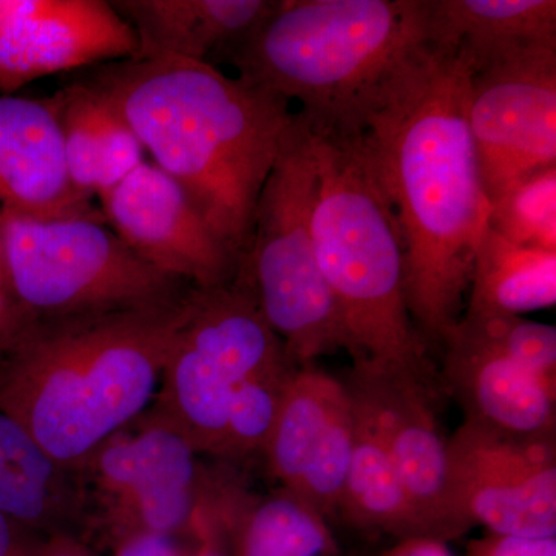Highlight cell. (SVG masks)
Listing matches in <instances>:
<instances>
[{"instance_id":"cell-1","label":"cell","mask_w":556,"mask_h":556,"mask_svg":"<svg viewBox=\"0 0 556 556\" xmlns=\"http://www.w3.org/2000/svg\"><path fill=\"white\" fill-rule=\"evenodd\" d=\"M470 72L424 40L362 102L345 129L393 208L405 252V288L427 348H442L464 314L479 240L489 226L468 126Z\"/></svg>"},{"instance_id":"cell-2","label":"cell","mask_w":556,"mask_h":556,"mask_svg":"<svg viewBox=\"0 0 556 556\" xmlns=\"http://www.w3.org/2000/svg\"><path fill=\"white\" fill-rule=\"evenodd\" d=\"M75 80L118 110L240 266L260 195L295 121L291 102L214 64L170 58L105 62Z\"/></svg>"},{"instance_id":"cell-3","label":"cell","mask_w":556,"mask_h":556,"mask_svg":"<svg viewBox=\"0 0 556 556\" xmlns=\"http://www.w3.org/2000/svg\"><path fill=\"white\" fill-rule=\"evenodd\" d=\"M193 292L144 308L36 321L0 358V412L83 477L93 453L148 407Z\"/></svg>"},{"instance_id":"cell-4","label":"cell","mask_w":556,"mask_h":556,"mask_svg":"<svg viewBox=\"0 0 556 556\" xmlns=\"http://www.w3.org/2000/svg\"><path fill=\"white\" fill-rule=\"evenodd\" d=\"M309 127L317 163L314 248L353 346L351 357L430 382L433 368L409 314L393 208L353 134Z\"/></svg>"},{"instance_id":"cell-5","label":"cell","mask_w":556,"mask_h":556,"mask_svg":"<svg viewBox=\"0 0 556 556\" xmlns=\"http://www.w3.org/2000/svg\"><path fill=\"white\" fill-rule=\"evenodd\" d=\"M424 40L426 0H277L219 61L244 83L299 102L311 126L342 130Z\"/></svg>"},{"instance_id":"cell-6","label":"cell","mask_w":556,"mask_h":556,"mask_svg":"<svg viewBox=\"0 0 556 556\" xmlns=\"http://www.w3.org/2000/svg\"><path fill=\"white\" fill-rule=\"evenodd\" d=\"M316 189L313 131L295 112L260 195L251 244L237 277L251 289L263 317L299 367L340 350L353 356L314 248L311 217Z\"/></svg>"},{"instance_id":"cell-7","label":"cell","mask_w":556,"mask_h":556,"mask_svg":"<svg viewBox=\"0 0 556 556\" xmlns=\"http://www.w3.org/2000/svg\"><path fill=\"white\" fill-rule=\"evenodd\" d=\"M0 228L11 291L33 321L144 308L193 288L139 258L100 219L0 211Z\"/></svg>"},{"instance_id":"cell-8","label":"cell","mask_w":556,"mask_h":556,"mask_svg":"<svg viewBox=\"0 0 556 556\" xmlns=\"http://www.w3.org/2000/svg\"><path fill=\"white\" fill-rule=\"evenodd\" d=\"M291 358L240 277L193 292L172 342L153 415L177 428L197 453L219 456L230 402L247 380Z\"/></svg>"},{"instance_id":"cell-9","label":"cell","mask_w":556,"mask_h":556,"mask_svg":"<svg viewBox=\"0 0 556 556\" xmlns=\"http://www.w3.org/2000/svg\"><path fill=\"white\" fill-rule=\"evenodd\" d=\"M195 448L160 416L118 431L83 471L87 501L98 503V525L113 543L139 533H192L214 482Z\"/></svg>"},{"instance_id":"cell-10","label":"cell","mask_w":556,"mask_h":556,"mask_svg":"<svg viewBox=\"0 0 556 556\" xmlns=\"http://www.w3.org/2000/svg\"><path fill=\"white\" fill-rule=\"evenodd\" d=\"M448 495L464 529L556 536L555 441L501 437L464 420L447 441Z\"/></svg>"},{"instance_id":"cell-11","label":"cell","mask_w":556,"mask_h":556,"mask_svg":"<svg viewBox=\"0 0 556 556\" xmlns=\"http://www.w3.org/2000/svg\"><path fill=\"white\" fill-rule=\"evenodd\" d=\"M468 126L489 200L556 166V47L471 75Z\"/></svg>"},{"instance_id":"cell-12","label":"cell","mask_w":556,"mask_h":556,"mask_svg":"<svg viewBox=\"0 0 556 556\" xmlns=\"http://www.w3.org/2000/svg\"><path fill=\"white\" fill-rule=\"evenodd\" d=\"M105 225L130 251L193 288L228 285L239 260L214 236L179 185L142 163L98 197Z\"/></svg>"},{"instance_id":"cell-13","label":"cell","mask_w":556,"mask_h":556,"mask_svg":"<svg viewBox=\"0 0 556 556\" xmlns=\"http://www.w3.org/2000/svg\"><path fill=\"white\" fill-rule=\"evenodd\" d=\"M343 383L371 416L428 535L448 543L467 533L450 501L447 441L431 405L430 382L357 362Z\"/></svg>"},{"instance_id":"cell-14","label":"cell","mask_w":556,"mask_h":556,"mask_svg":"<svg viewBox=\"0 0 556 556\" xmlns=\"http://www.w3.org/2000/svg\"><path fill=\"white\" fill-rule=\"evenodd\" d=\"M138 40L105 0H0V94L33 80L130 60Z\"/></svg>"},{"instance_id":"cell-15","label":"cell","mask_w":556,"mask_h":556,"mask_svg":"<svg viewBox=\"0 0 556 556\" xmlns=\"http://www.w3.org/2000/svg\"><path fill=\"white\" fill-rule=\"evenodd\" d=\"M353 444V404L343 380L300 367L263 450L270 473L321 517H336Z\"/></svg>"},{"instance_id":"cell-16","label":"cell","mask_w":556,"mask_h":556,"mask_svg":"<svg viewBox=\"0 0 556 556\" xmlns=\"http://www.w3.org/2000/svg\"><path fill=\"white\" fill-rule=\"evenodd\" d=\"M444 378L467 422L522 441H555L556 378L538 371L463 314L444 343Z\"/></svg>"},{"instance_id":"cell-17","label":"cell","mask_w":556,"mask_h":556,"mask_svg":"<svg viewBox=\"0 0 556 556\" xmlns=\"http://www.w3.org/2000/svg\"><path fill=\"white\" fill-rule=\"evenodd\" d=\"M0 211L36 219L104 222L93 197L70 181L50 98L0 94Z\"/></svg>"},{"instance_id":"cell-18","label":"cell","mask_w":556,"mask_h":556,"mask_svg":"<svg viewBox=\"0 0 556 556\" xmlns=\"http://www.w3.org/2000/svg\"><path fill=\"white\" fill-rule=\"evenodd\" d=\"M427 39L470 75L556 47L555 0H426Z\"/></svg>"},{"instance_id":"cell-19","label":"cell","mask_w":556,"mask_h":556,"mask_svg":"<svg viewBox=\"0 0 556 556\" xmlns=\"http://www.w3.org/2000/svg\"><path fill=\"white\" fill-rule=\"evenodd\" d=\"M277 0H116L138 40L134 60H219L276 9Z\"/></svg>"},{"instance_id":"cell-20","label":"cell","mask_w":556,"mask_h":556,"mask_svg":"<svg viewBox=\"0 0 556 556\" xmlns=\"http://www.w3.org/2000/svg\"><path fill=\"white\" fill-rule=\"evenodd\" d=\"M86 484L13 417L0 412V514L42 536L75 533L89 514Z\"/></svg>"},{"instance_id":"cell-21","label":"cell","mask_w":556,"mask_h":556,"mask_svg":"<svg viewBox=\"0 0 556 556\" xmlns=\"http://www.w3.org/2000/svg\"><path fill=\"white\" fill-rule=\"evenodd\" d=\"M60 123L70 181L100 197L144 163L146 150L108 100L78 80L50 97Z\"/></svg>"},{"instance_id":"cell-22","label":"cell","mask_w":556,"mask_h":556,"mask_svg":"<svg viewBox=\"0 0 556 556\" xmlns=\"http://www.w3.org/2000/svg\"><path fill=\"white\" fill-rule=\"evenodd\" d=\"M215 503L228 556H340L328 519L287 490L248 497L219 486Z\"/></svg>"},{"instance_id":"cell-23","label":"cell","mask_w":556,"mask_h":556,"mask_svg":"<svg viewBox=\"0 0 556 556\" xmlns=\"http://www.w3.org/2000/svg\"><path fill=\"white\" fill-rule=\"evenodd\" d=\"M350 393V391H348ZM354 444L338 515L350 525L407 540L427 536L367 408L351 396Z\"/></svg>"},{"instance_id":"cell-24","label":"cell","mask_w":556,"mask_h":556,"mask_svg":"<svg viewBox=\"0 0 556 556\" xmlns=\"http://www.w3.org/2000/svg\"><path fill=\"white\" fill-rule=\"evenodd\" d=\"M467 313L521 316L554 308L556 252L522 247L486 226L471 269Z\"/></svg>"},{"instance_id":"cell-25","label":"cell","mask_w":556,"mask_h":556,"mask_svg":"<svg viewBox=\"0 0 556 556\" xmlns=\"http://www.w3.org/2000/svg\"><path fill=\"white\" fill-rule=\"evenodd\" d=\"M489 203L490 229L522 247L556 252V166L517 179Z\"/></svg>"},{"instance_id":"cell-26","label":"cell","mask_w":556,"mask_h":556,"mask_svg":"<svg viewBox=\"0 0 556 556\" xmlns=\"http://www.w3.org/2000/svg\"><path fill=\"white\" fill-rule=\"evenodd\" d=\"M299 368L292 358H287L241 386L230 402L219 456L263 453Z\"/></svg>"},{"instance_id":"cell-27","label":"cell","mask_w":556,"mask_h":556,"mask_svg":"<svg viewBox=\"0 0 556 556\" xmlns=\"http://www.w3.org/2000/svg\"><path fill=\"white\" fill-rule=\"evenodd\" d=\"M466 556H556V536L529 538L489 532L467 544Z\"/></svg>"},{"instance_id":"cell-28","label":"cell","mask_w":556,"mask_h":556,"mask_svg":"<svg viewBox=\"0 0 556 556\" xmlns=\"http://www.w3.org/2000/svg\"><path fill=\"white\" fill-rule=\"evenodd\" d=\"M192 535L197 540V546L192 548L189 556H228L225 533H223L222 521L212 496H208L201 507L193 525Z\"/></svg>"},{"instance_id":"cell-29","label":"cell","mask_w":556,"mask_h":556,"mask_svg":"<svg viewBox=\"0 0 556 556\" xmlns=\"http://www.w3.org/2000/svg\"><path fill=\"white\" fill-rule=\"evenodd\" d=\"M46 538L0 514V556H40Z\"/></svg>"},{"instance_id":"cell-30","label":"cell","mask_w":556,"mask_h":556,"mask_svg":"<svg viewBox=\"0 0 556 556\" xmlns=\"http://www.w3.org/2000/svg\"><path fill=\"white\" fill-rule=\"evenodd\" d=\"M174 538L153 533L127 536L115 544L113 556H189L192 551L178 546Z\"/></svg>"},{"instance_id":"cell-31","label":"cell","mask_w":556,"mask_h":556,"mask_svg":"<svg viewBox=\"0 0 556 556\" xmlns=\"http://www.w3.org/2000/svg\"><path fill=\"white\" fill-rule=\"evenodd\" d=\"M382 556H452L447 543L434 538L416 536L399 540Z\"/></svg>"},{"instance_id":"cell-32","label":"cell","mask_w":556,"mask_h":556,"mask_svg":"<svg viewBox=\"0 0 556 556\" xmlns=\"http://www.w3.org/2000/svg\"><path fill=\"white\" fill-rule=\"evenodd\" d=\"M40 556H94L78 535L73 533H54L43 541Z\"/></svg>"}]
</instances>
